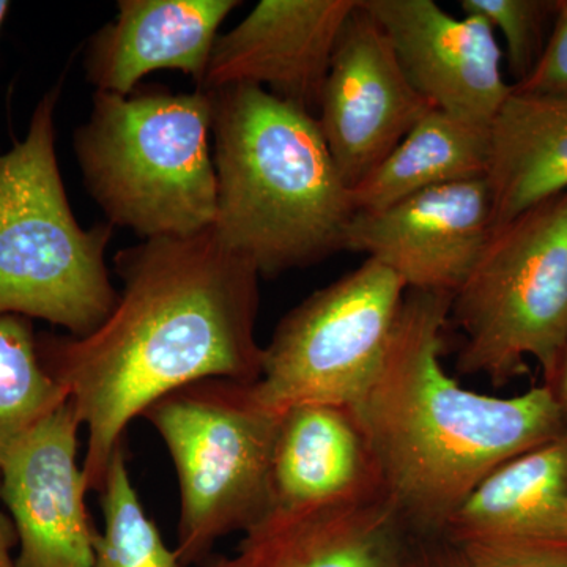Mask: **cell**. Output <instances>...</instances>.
Returning <instances> with one entry per match:
<instances>
[{"mask_svg":"<svg viewBox=\"0 0 567 567\" xmlns=\"http://www.w3.org/2000/svg\"><path fill=\"white\" fill-rule=\"evenodd\" d=\"M111 315L85 338H41L48 372L87 431L89 491H102L130 423L164 395L208 379L256 383L259 271L212 229L121 249Z\"/></svg>","mask_w":567,"mask_h":567,"instance_id":"1","label":"cell"},{"mask_svg":"<svg viewBox=\"0 0 567 567\" xmlns=\"http://www.w3.org/2000/svg\"><path fill=\"white\" fill-rule=\"evenodd\" d=\"M453 295L406 289L382 363L353 406L383 495L410 535L442 532L496 466L567 434L554 388L466 390L442 363Z\"/></svg>","mask_w":567,"mask_h":567,"instance_id":"2","label":"cell"},{"mask_svg":"<svg viewBox=\"0 0 567 567\" xmlns=\"http://www.w3.org/2000/svg\"><path fill=\"white\" fill-rule=\"evenodd\" d=\"M208 93L216 238L248 259L260 278L346 251L357 210L315 115L259 85Z\"/></svg>","mask_w":567,"mask_h":567,"instance_id":"3","label":"cell"},{"mask_svg":"<svg viewBox=\"0 0 567 567\" xmlns=\"http://www.w3.org/2000/svg\"><path fill=\"white\" fill-rule=\"evenodd\" d=\"M212 96L199 91L95 92L73 134L85 188L107 223L142 240L212 229L218 203Z\"/></svg>","mask_w":567,"mask_h":567,"instance_id":"4","label":"cell"},{"mask_svg":"<svg viewBox=\"0 0 567 567\" xmlns=\"http://www.w3.org/2000/svg\"><path fill=\"white\" fill-rule=\"evenodd\" d=\"M59 93L40 100L28 136L0 155V316L47 320L85 338L118 300L104 260L114 226L85 230L71 212L55 155Z\"/></svg>","mask_w":567,"mask_h":567,"instance_id":"5","label":"cell"},{"mask_svg":"<svg viewBox=\"0 0 567 567\" xmlns=\"http://www.w3.org/2000/svg\"><path fill=\"white\" fill-rule=\"evenodd\" d=\"M457 371L506 385L535 360L554 385L567 347V192L496 227L451 298Z\"/></svg>","mask_w":567,"mask_h":567,"instance_id":"6","label":"cell"},{"mask_svg":"<svg viewBox=\"0 0 567 567\" xmlns=\"http://www.w3.org/2000/svg\"><path fill=\"white\" fill-rule=\"evenodd\" d=\"M254 383L208 379L145 410L181 487L177 551L183 566L212 558L221 537L245 533L275 509L271 461L282 415L260 404Z\"/></svg>","mask_w":567,"mask_h":567,"instance_id":"7","label":"cell"},{"mask_svg":"<svg viewBox=\"0 0 567 567\" xmlns=\"http://www.w3.org/2000/svg\"><path fill=\"white\" fill-rule=\"evenodd\" d=\"M405 293L393 270L365 259L309 295L264 347L252 385L260 404L278 415L301 404L353 409L382 363Z\"/></svg>","mask_w":567,"mask_h":567,"instance_id":"8","label":"cell"},{"mask_svg":"<svg viewBox=\"0 0 567 567\" xmlns=\"http://www.w3.org/2000/svg\"><path fill=\"white\" fill-rule=\"evenodd\" d=\"M431 110L402 70L386 32L358 0L336 43L317 114L350 192Z\"/></svg>","mask_w":567,"mask_h":567,"instance_id":"9","label":"cell"},{"mask_svg":"<svg viewBox=\"0 0 567 567\" xmlns=\"http://www.w3.org/2000/svg\"><path fill=\"white\" fill-rule=\"evenodd\" d=\"M82 427L70 401L0 462V495L17 529V567H93L100 533L78 462Z\"/></svg>","mask_w":567,"mask_h":567,"instance_id":"10","label":"cell"},{"mask_svg":"<svg viewBox=\"0 0 567 567\" xmlns=\"http://www.w3.org/2000/svg\"><path fill=\"white\" fill-rule=\"evenodd\" d=\"M494 233L486 178L417 193L380 212L354 213L346 251L385 265L409 290L453 295Z\"/></svg>","mask_w":567,"mask_h":567,"instance_id":"11","label":"cell"},{"mask_svg":"<svg viewBox=\"0 0 567 567\" xmlns=\"http://www.w3.org/2000/svg\"><path fill=\"white\" fill-rule=\"evenodd\" d=\"M358 0H260L233 31L219 33L199 91L259 85L319 114L324 81Z\"/></svg>","mask_w":567,"mask_h":567,"instance_id":"12","label":"cell"},{"mask_svg":"<svg viewBox=\"0 0 567 567\" xmlns=\"http://www.w3.org/2000/svg\"><path fill=\"white\" fill-rule=\"evenodd\" d=\"M393 44L402 70L436 110L488 126L513 92L495 29L453 17L434 0H361Z\"/></svg>","mask_w":567,"mask_h":567,"instance_id":"13","label":"cell"},{"mask_svg":"<svg viewBox=\"0 0 567 567\" xmlns=\"http://www.w3.org/2000/svg\"><path fill=\"white\" fill-rule=\"evenodd\" d=\"M238 0H121L115 20L93 35L85 74L96 92L128 96L142 78L182 71L203 84L223 21Z\"/></svg>","mask_w":567,"mask_h":567,"instance_id":"14","label":"cell"},{"mask_svg":"<svg viewBox=\"0 0 567 567\" xmlns=\"http://www.w3.org/2000/svg\"><path fill=\"white\" fill-rule=\"evenodd\" d=\"M410 532L385 496L354 505L274 509L229 557L207 567H401Z\"/></svg>","mask_w":567,"mask_h":567,"instance_id":"15","label":"cell"},{"mask_svg":"<svg viewBox=\"0 0 567 567\" xmlns=\"http://www.w3.org/2000/svg\"><path fill=\"white\" fill-rule=\"evenodd\" d=\"M275 509L346 506L385 496L363 427L350 406L286 410L276 434Z\"/></svg>","mask_w":567,"mask_h":567,"instance_id":"16","label":"cell"},{"mask_svg":"<svg viewBox=\"0 0 567 567\" xmlns=\"http://www.w3.org/2000/svg\"><path fill=\"white\" fill-rule=\"evenodd\" d=\"M442 532L487 540L567 544V434L496 466Z\"/></svg>","mask_w":567,"mask_h":567,"instance_id":"17","label":"cell"},{"mask_svg":"<svg viewBox=\"0 0 567 567\" xmlns=\"http://www.w3.org/2000/svg\"><path fill=\"white\" fill-rule=\"evenodd\" d=\"M494 229L567 192V99L516 91L488 125Z\"/></svg>","mask_w":567,"mask_h":567,"instance_id":"18","label":"cell"},{"mask_svg":"<svg viewBox=\"0 0 567 567\" xmlns=\"http://www.w3.org/2000/svg\"><path fill=\"white\" fill-rule=\"evenodd\" d=\"M488 126L431 110L401 144L352 189L357 212H380L417 193L486 178Z\"/></svg>","mask_w":567,"mask_h":567,"instance_id":"19","label":"cell"},{"mask_svg":"<svg viewBox=\"0 0 567 567\" xmlns=\"http://www.w3.org/2000/svg\"><path fill=\"white\" fill-rule=\"evenodd\" d=\"M66 402L65 388L41 361L29 319L0 316V462Z\"/></svg>","mask_w":567,"mask_h":567,"instance_id":"20","label":"cell"},{"mask_svg":"<svg viewBox=\"0 0 567 567\" xmlns=\"http://www.w3.org/2000/svg\"><path fill=\"white\" fill-rule=\"evenodd\" d=\"M99 494L104 527L96 540L93 567H185L145 513L123 445L115 450Z\"/></svg>","mask_w":567,"mask_h":567,"instance_id":"21","label":"cell"},{"mask_svg":"<svg viewBox=\"0 0 567 567\" xmlns=\"http://www.w3.org/2000/svg\"><path fill=\"white\" fill-rule=\"evenodd\" d=\"M401 567H567V544L410 535Z\"/></svg>","mask_w":567,"mask_h":567,"instance_id":"22","label":"cell"},{"mask_svg":"<svg viewBox=\"0 0 567 567\" xmlns=\"http://www.w3.org/2000/svg\"><path fill=\"white\" fill-rule=\"evenodd\" d=\"M464 14L484 18L502 31L511 73L518 82L525 80L543 54L544 25L555 17L558 2L540 0H461Z\"/></svg>","mask_w":567,"mask_h":567,"instance_id":"23","label":"cell"},{"mask_svg":"<svg viewBox=\"0 0 567 567\" xmlns=\"http://www.w3.org/2000/svg\"><path fill=\"white\" fill-rule=\"evenodd\" d=\"M513 87L520 92L567 99V2H558L554 31L535 69Z\"/></svg>","mask_w":567,"mask_h":567,"instance_id":"24","label":"cell"},{"mask_svg":"<svg viewBox=\"0 0 567 567\" xmlns=\"http://www.w3.org/2000/svg\"><path fill=\"white\" fill-rule=\"evenodd\" d=\"M0 502H2V495H0ZM17 544L18 535L13 522L0 509V567H17V558L11 555Z\"/></svg>","mask_w":567,"mask_h":567,"instance_id":"25","label":"cell"},{"mask_svg":"<svg viewBox=\"0 0 567 567\" xmlns=\"http://www.w3.org/2000/svg\"><path fill=\"white\" fill-rule=\"evenodd\" d=\"M551 388H554L555 395H557L559 409H561V413L563 416H565L567 425V347L565 357H563L561 365H559L557 379H555Z\"/></svg>","mask_w":567,"mask_h":567,"instance_id":"26","label":"cell"},{"mask_svg":"<svg viewBox=\"0 0 567 567\" xmlns=\"http://www.w3.org/2000/svg\"><path fill=\"white\" fill-rule=\"evenodd\" d=\"M10 11V2L7 0H0V28H2L3 21H6L7 14Z\"/></svg>","mask_w":567,"mask_h":567,"instance_id":"27","label":"cell"}]
</instances>
